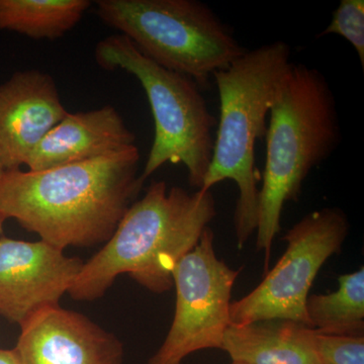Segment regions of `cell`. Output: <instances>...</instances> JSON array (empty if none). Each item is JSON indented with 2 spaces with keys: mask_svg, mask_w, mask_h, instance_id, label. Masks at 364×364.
Segmentation results:
<instances>
[{
  "mask_svg": "<svg viewBox=\"0 0 364 364\" xmlns=\"http://www.w3.org/2000/svg\"><path fill=\"white\" fill-rule=\"evenodd\" d=\"M136 146L43 171H4L0 212L55 247L107 243L142 188Z\"/></svg>",
  "mask_w": 364,
  "mask_h": 364,
  "instance_id": "6da1fadb",
  "label": "cell"
},
{
  "mask_svg": "<svg viewBox=\"0 0 364 364\" xmlns=\"http://www.w3.org/2000/svg\"><path fill=\"white\" fill-rule=\"evenodd\" d=\"M215 215L212 191L191 193L153 181L104 247L83 263L68 294L76 301L102 298L124 273L153 293L168 291L177 263L196 247Z\"/></svg>",
  "mask_w": 364,
  "mask_h": 364,
  "instance_id": "7a4b0ae2",
  "label": "cell"
},
{
  "mask_svg": "<svg viewBox=\"0 0 364 364\" xmlns=\"http://www.w3.org/2000/svg\"><path fill=\"white\" fill-rule=\"evenodd\" d=\"M267 127V162L259 191L256 249L264 273L282 210L296 202L315 167L332 156L341 141L336 100L322 72L305 64L289 66L273 95Z\"/></svg>",
  "mask_w": 364,
  "mask_h": 364,
  "instance_id": "3957f363",
  "label": "cell"
},
{
  "mask_svg": "<svg viewBox=\"0 0 364 364\" xmlns=\"http://www.w3.org/2000/svg\"><path fill=\"white\" fill-rule=\"evenodd\" d=\"M291 46L284 41L245 51L213 76L220 97V121L212 161L200 191L233 181L238 188L234 213L237 246L242 249L256 232L259 189L255 168V145L267 135L277 83L289 70Z\"/></svg>",
  "mask_w": 364,
  "mask_h": 364,
  "instance_id": "277c9868",
  "label": "cell"
},
{
  "mask_svg": "<svg viewBox=\"0 0 364 364\" xmlns=\"http://www.w3.org/2000/svg\"><path fill=\"white\" fill-rule=\"evenodd\" d=\"M95 14L144 56L200 87L246 51L231 28L198 0H98Z\"/></svg>",
  "mask_w": 364,
  "mask_h": 364,
  "instance_id": "5b68a950",
  "label": "cell"
},
{
  "mask_svg": "<svg viewBox=\"0 0 364 364\" xmlns=\"http://www.w3.org/2000/svg\"><path fill=\"white\" fill-rule=\"evenodd\" d=\"M95 60L105 70L122 69L135 76L149 100L155 135L141 179L145 182L165 163H182L191 186L202 188L212 161L217 122L200 86L144 56L121 33L98 43Z\"/></svg>",
  "mask_w": 364,
  "mask_h": 364,
  "instance_id": "8992f818",
  "label": "cell"
},
{
  "mask_svg": "<svg viewBox=\"0 0 364 364\" xmlns=\"http://www.w3.org/2000/svg\"><path fill=\"white\" fill-rule=\"evenodd\" d=\"M348 218L339 208L305 215L284 236L287 249L252 291L230 306L231 325L287 320L310 328L306 299L326 261L341 251L349 233Z\"/></svg>",
  "mask_w": 364,
  "mask_h": 364,
  "instance_id": "52a82bcc",
  "label": "cell"
},
{
  "mask_svg": "<svg viewBox=\"0 0 364 364\" xmlns=\"http://www.w3.org/2000/svg\"><path fill=\"white\" fill-rule=\"evenodd\" d=\"M214 240L208 227L196 247L177 263L172 274L176 291L173 321L148 364H182L196 351L222 348L240 270L218 258Z\"/></svg>",
  "mask_w": 364,
  "mask_h": 364,
  "instance_id": "ba28073f",
  "label": "cell"
},
{
  "mask_svg": "<svg viewBox=\"0 0 364 364\" xmlns=\"http://www.w3.org/2000/svg\"><path fill=\"white\" fill-rule=\"evenodd\" d=\"M83 262L45 241L0 238V316L21 325L60 299L76 279Z\"/></svg>",
  "mask_w": 364,
  "mask_h": 364,
  "instance_id": "9c48e42d",
  "label": "cell"
},
{
  "mask_svg": "<svg viewBox=\"0 0 364 364\" xmlns=\"http://www.w3.org/2000/svg\"><path fill=\"white\" fill-rule=\"evenodd\" d=\"M21 364H124V345L82 314L47 306L21 325Z\"/></svg>",
  "mask_w": 364,
  "mask_h": 364,
  "instance_id": "30bf717a",
  "label": "cell"
},
{
  "mask_svg": "<svg viewBox=\"0 0 364 364\" xmlns=\"http://www.w3.org/2000/svg\"><path fill=\"white\" fill-rule=\"evenodd\" d=\"M45 72H16L0 85V167L20 169L43 138L68 114Z\"/></svg>",
  "mask_w": 364,
  "mask_h": 364,
  "instance_id": "8fae6325",
  "label": "cell"
},
{
  "mask_svg": "<svg viewBox=\"0 0 364 364\" xmlns=\"http://www.w3.org/2000/svg\"><path fill=\"white\" fill-rule=\"evenodd\" d=\"M136 145V136L112 105L68 112L32 151L28 171H43L114 154Z\"/></svg>",
  "mask_w": 364,
  "mask_h": 364,
  "instance_id": "7c38bea8",
  "label": "cell"
},
{
  "mask_svg": "<svg viewBox=\"0 0 364 364\" xmlns=\"http://www.w3.org/2000/svg\"><path fill=\"white\" fill-rule=\"evenodd\" d=\"M221 350L246 364H318L312 328L279 318L230 325Z\"/></svg>",
  "mask_w": 364,
  "mask_h": 364,
  "instance_id": "4fadbf2b",
  "label": "cell"
},
{
  "mask_svg": "<svg viewBox=\"0 0 364 364\" xmlns=\"http://www.w3.org/2000/svg\"><path fill=\"white\" fill-rule=\"evenodd\" d=\"M90 6V0H0V30L36 40L59 39Z\"/></svg>",
  "mask_w": 364,
  "mask_h": 364,
  "instance_id": "5bb4252c",
  "label": "cell"
},
{
  "mask_svg": "<svg viewBox=\"0 0 364 364\" xmlns=\"http://www.w3.org/2000/svg\"><path fill=\"white\" fill-rule=\"evenodd\" d=\"M338 282L333 293L309 296V325L322 334L364 336V267L342 274Z\"/></svg>",
  "mask_w": 364,
  "mask_h": 364,
  "instance_id": "9a60e30c",
  "label": "cell"
},
{
  "mask_svg": "<svg viewBox=\"0 0 364 364\" xmlns=\"http://www.w3.org/2000/svg\"><path fill=\"white\" fill-rule=\"evenodd\" d=\"M338 35L348 41L364 70V0H341L332 20L317 38Z\"/></svg>",
  "mask_w": 364,
  "mask_h": 364,
  "instance_id": "2e32d148",
  "label": "cell"
},
{
  "mask_svg": "<svg viewBox=\"0 0 364 364\" xmlns=\"http://www.w3.org/2000/svg\"><path fill=\"white\" fill-rule=\"evenodd\" d=\"M318 364H364V336H338L313 329Z\"/></svg>",
  "mask_w": 364,
  "mask_h": 364,
  "instance_id": "e0dca14e",
  "label": "cell"
},
{
  "mask_svg": "<svg viewBox=\"0 0 364 364\" xmlns=\"http://www.w3.org/2000/svg\"><path fill=\"white\" fill-rule=\"evenodd\" d=\"M0 364H21L14 349H0Z\"/></svg>",
  "mask_w": 364,
  "mask_h": 364,
  "instance_id": "ac0fdd59",
  "label": "cell"
},
{
  "mask_svg": "<svg viewBox=\"0 0 364 364\" xmlns=\"http://www.w3.org/2000/svg\"><path fill=\"white\" fill-rule=\"evenodd\" d=\"M6 220L7 218L6 217V215H4V214H2L1 212H0V238H1L2 233H4V223H6Z\"/></svg>",
  "mask_w": 364,
  "mask_h": 364,
  "instance_id": "d6986e66",
  "label": "cell"
},
{
  "mask_svg": "<svg viewBox=\"0 0 364 364\" xmlns=\"http://www.w3.org/2000/svg\"><path fill=\"white\" fill-rule=\"evenodd\" d=\"M4 170L1 168V167H0V177L2 176V174H4Z\"/></svg>",
  "mask_w": 364,
  "mask_h": 364,
  "instance_id": "ffe728a7",
  "label": "cell"
},
{
  "mask_svg": "<svg viewBox=\"0 0 364 364\" xmlns=\"http://www.w3.org/2000/svg\"><path fill=\"white\" fill-rule=\"evenodd\" d=\"M231 364H246V363H236V361H232Z\"/></svg>",
  "mask_w": 364,
  "mask_h": 364,
  "instance_id": "44dd1931",
  "label": "cell"
}]
</instances>
